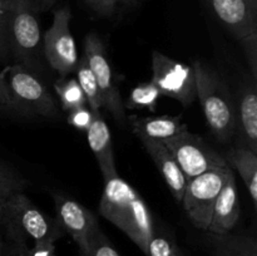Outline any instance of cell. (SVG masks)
<instances>
[{"label":"cell","instance_id":"e0dca14e","mask_svg":"<svg viewBox=\"0 0 257 256\" xmlns=\"http://www.w3.org/2000/svg\"><path fill=\"white\" fill-rule=\"evenodd\" d=\"M128 123L133 133L140 140L163 141L178 133L187 131V124L182 122V115H156V117H128Z\"/></svg>","mask_w":257,"mask_h":256},{"label":"cell","instance_id":"30bf717a","mask_svg":"<svg viewBox=\"0 0 257 256\" xmlns=\"http://www.w3.org/2000/svg\"><path fill=\"white\" fill-rule=\"evenodd\" d=\"M84 58L94 75L103 98V108L113 115L119 124L127 122L120 93L113 80V73L110 69L105 47L99 35L89 33L84 38Z\"/></svg>","mask_w":257,"mask_h":256},{"label":"cell","instance_id":"e575fe53","mask_svg":"<svg viewBox=\"0 0 257 256\" xmlns=\"http://www.w3.org/2000/svg\"><path fill=\"white\" fill-rule=\"evenodd\" d=\"M171 256H183V253H182V251H181L180 248L177 247V248H176V250H175V252H173Z\"/></svg>","mask_w":257,"mask_h":256},{"label":"cell","instance_id":"3957f363","mask_svg":"<svg viewBox=\"0 0 257 256\" xmlns=\"http://www.w3.org/2000/svg\"><path fill=\"white\" fill-rule=\"evenodd\" d=\"M2 230L5 240L24 242L59 240L64 231L57 220L43 212L23 191L14 193L2 212Z\"/></svg>","mask_w":257,"mask_h":256},{"label":"cell","instance_id":"cb8c5ba5","mask_svg":"<svg viewBox=\"0 0 257 256\" xmlns=\"http://www.w3.org/2000/svg\"><path fill=\"white\" fill-rule=\"evenodd\" d=\"M177 243L175 242L173 237L168 235L166 231L157 230L155 227L153 235L146 250V256H171L177 248Z\"/></svg>","mask_w":257,"mask_h":256},{"label":"cell","instance_id":"f546056e","mask_svg":"<svg viewBox=\"0 0 257 256\" xmlns=\"http://www.w3.org/2000/svg\"><path fill=\"white\" fill-rule=\"evenodd\" d=\"M87 4L102 15H110L115 12L118 5L125 0H85Z\"/></svg>","mask_w":257,"mask_h":256},{"label":"cell","instance_id":"83f0119b","mask_svg":"<svg viewBox=\"0 0 257 256\" xmlns=\"http://www.w3.org/2000/svg\"><path fill=\"white\" fill-rule=\"evenodd\" d=\"M243 47V52L246 54V60H247L248 68H250L251 77L253 79L257 78V35L245 38L240 40Z\"/></svg>","mask_w":257,"mask_h":256},{"label":"cell","instance_id":"484cf974","mask_svg":"<svg viewBox=\"0 0 257 256\" xmlns=\"http://www.w3.org/2000/svg\"><path fill=\"white\" fill-rule=\"evenodd\" d=\"M79 253L80 256H120L100 228L89 241L88 247Z\"/></svg>","mask_w":257,"mask_h":256},{"label":"cell","instance_id":"6da1fadb","mask_svg":"<svg viewBox=\"0 0 257 256\" xmlns=\"http://www.w3.org/2000/svg\"><path fill=\"white\" fill-rule=\"evenodd\" d=\"M98 210L146 253L155 231L150 207L138 191L118 173L104 178Z\"/></svg>","mask_w":257,"mask_h":256},{"label":"cell","instance_id":"1f68e13d","mask_svg":"<svg viewBox=\"0 0 257 256\" xmlns=\"http://www.w3.org/2000/svg\"><path fill=\"white\" fill-rule=\"evenodd\" d=\"M0 110H12V102L8 92L7 82H5L4 73L0 70Z\"/></svg>","mask_w":257,"mask_h":256},{"label":"cell","instance_id":"d6986e66","mask_svg":"<svg viewBox=\"0 0 257 256\" xmlns=\"http://www.w3.org/2000/svg\"><path fill=\"white\" fill-rule=\"evenodd\" d=\"M216 256H257V242L246 235H215L211 236Z\"/></svg>","mask_w":257,"mask_h":256},{"label":"cell","instance_id":"d4e9b609","mask_svg":"<svg viewBox=\"0 0 257 256\" xmlns=\"http://www.w3.org/2000/svg\"><path fill=\"white\" fill-rule=\"evenodd\" d=\"M25 185L27 182L22 177H18L7 168L0 170V216L10 196L24 190Z\"/></svg>","mask_w":257,"mask_h":256},{"label":"cell","instance_id":"d6a6232c","mask_svg":"<svg viewBox=\"0 0 257 256\" xmlns=\"http://www.w3.org/2000/svg\"><path fill=\"white\" fill-rule=\"evenodd\" d=\"M22 2H24L28 7L32 8L35 13H39L52 8L57 0H22Z\"/></svg>","mask_w":257,"mask_h":256},{"label":"cell","instance_id":"7a4b0ae2","mask_svg":"<svg viewBox=\"0 0 257 256\" xmlns=\"http://www.w3.org/2000/svg\"><path fill=\"white\" fill-rule=\"evenodd\" d=\"M196 98L202 107L206 123L221 142H228L236 133V107L221 75L210 65L195 60Z\"/></svg>","mask_w":257,"mask_h":256},{"label":"cell","instance_id":"9c48e42d","mask_svg":"<svg viewBox=\"0 0 257 256\" xmlns=\"http://www.w3.org/2000/svg\"><path fill=\"white\" fill-rule=\"evenodd\" d=\"M72 13L68 7L57 9L53 14V22L44 34L43 52L50 67L59 73L60 78L75 72L78 64V50L70 32Z\"/></svg>","mask_w":257,"mask_h":256},{"label":"cell","instance_id":"4dcf8cb0","mask_svg":"<svg viewBox=\"0 0 257 256\" xmlns=\"http://www.w3.org/2000/svg\"><path fill=\"white\" fill-rule=\"evenodd\" d=\"M27 246V243L24 242H17V241H9L4 238L2 256H27L25 255Z\"/></svg>","mask_w":257,"mask_h":256},{"label":"cell","instance_id":"8992f818","mask_svg":"<svg viewBox=\"0 0 257 256\" xmlns=\"http://www.w3.org/2000/svg\"><path fill=\"white\" fill-rule=\"evenodd\" d=\"M232 168L210 170L188 180L181 203L195 227L207 231L213 206Z\"/></svg>","mask_w":257,"mask_h":256},{"label":"cell","instance_id":"d590c367","mask_svg":"<svg viewBox=\"0 0 257 256\" xmlns=\"http://www.w3.org/2000/svg\"><path fill=\"white\" fill-rule=\"evenodd\" d=\"M3 247H4V237L0 238V256H2L3 252Z\"/></svg>","mask_w":257,"mask_h":256},{"label":"cell","instance_id":"9a60e30c","mask_svg":"<svg viewBox=\"0 0 257 256\" xmlns=\"http://www.w3.org/2000/svg\"><path fill=\"white\" fill-rule=\"evenodd\" d=\"M141 142H142L143 147L146 148L148 155L151 156L155 165L157 166L158 171L162 175L163 180H165L166 185L170 188L175 200L178 203H181L188 180L183 175L182 170L180 168L178 163L176 162L172 153L161 141L141 140Z\"/></svg>","mask_w":257,"mask_h":256},{"label":"cell","instance_id":"ba28073f","mask_svg":"<svg viewBox=\"0 0 257 256\" xmlns=\"http://www.w3.org/2000/svg\"><path fill=\"white\" fill-rule=\"evenodd\" d=\"M161 94L190 107L196 99V75L192 65L177 62L158 50L152 52V79Z\"/></svg>","mask_w":257,"mask_h":256},{"label":"cell","instance_id":"8d00e7d4","mask_svg":"<svg viewBox=\"0 0 257 256\" xmlns=\"http://www.w3.org/2000/svg\"><path fill=\"white\" fill-rule=\"evenodd\" d=\"M2 237H4V236H3V230H2V216H0V238Z\"/></svg>","mask_w":257,"mask_h":256},{"label":"cell","instance_id":"5b68a950","mask_svg":"<svg viewBox=\"0 0 257 256\" xmlns=\"http://www.w3.org/2000/svg\"><path fill=\"white\" fill-rule=\"evenodd\" d=\"M10 58L37 74L40 72L43 45L37 13L22 0H14L9 29Z\"/></svg>","mask_w":257,"mask_h":256},{"label":"cell","instance_id":"603a6c76","mask_svg":"<svg viewBox=\"0 0 257 256\" xmlns=\"http://www.w3.org/2000/svg\"><path fill=\"white\" fill-rule=\"evenodd\" d=\"M14 0H0V63L7 64L10 59L9 29Z\"/></svg>","mask_w":257,"mask_h":256},{"label":"cell","instance_id":"44dd1931","mask_svg":"<svg viewBox=\"0 0 257 256\" xmlns=\"http://www.w3.org/2000/svg\"><path fill=\"white\" fill-rule=\"evenodd\" d=\"M54 89L59 97L62 109L65 112L75 109L82 105H87L85 95L75 78H60L54 83Z\"/></svg>","mask_w":257,"mask_h":256},{"label":"cell","instance_id":"ffe728a7","mask_svg":"<svg viewBox=\"0 0 257 256\" xmlns=\"http://www.w3.org/2000/svg\"><path fill=\"white\" fill-rule=\"evenodd\" d=\"M75 72H77L78 83H79L80 88H82L83 93L85 95L87 105L93 112H100V108H103L102 94H100L97 80H95L94 75H93L84 57L78 60Z\"/></svg>","mask_w":257,"mask_h":256},{"label":"cell","instance_id":"277c9868","mask_svg":"<svg viewBox=\"0 0 257 256\" xmlns=\"http://www.w3.org/2000/svg\"><path fill=\"white\" fill-rule=\"evenodd\" d=\"M4 78L12 102V110L37 117H57L59 113L57 102L34 72L14 64L8 67Z\"/></svg>","mask_w":257,"mask_h":256},{"label":"cell","instance_id":"5bb4252c","mask_svg":"<svg viewBox=\"0 0 257 256\" xmlns=\"http://www.w3.org/2000/svg\"><path fill=\"white\" fill-rule=\"evenodd\" d=\"M240 197L232 172L216 200L207 231L215 235L231 233L240 220Z\"/></svg>","mask_w":257,"mask_h":256},{"label":"cell","instance_id":"ac0fdd59","mask_svg":"<svg viewBox=\"0 0 257 256\" xmlns=\"http://www.w3.org/2000/svg\"><path fill=\"white\" fill-rule=\"evenodd\" d=\"M228 167L235 168L245 183L253 207H257V153L246 146L233 147L223 157Z\"/></svg>","mask_w":257,"mask_h":256},{"label":"cell","instance_id":"f1b7e54d","mask_svg":"<svg viewBox=\"0 0 257 256\" xmlns=\"http://www.w3.org/2000/svg\"><path fill=\"white\" fill-rule=\"evenodd\" d=\"M57 241L42 240L33 242L32 246L28 245L25 248L27 256H58L57 255Z\"/></svg>","mask_w":257,"mask_h":256},{"label":"cell","instance_id":"7c38bea8","mask_svg":"<svg viewBox=\"0 0 257 256\" xmlns=\"http://www.w3.org/2000/svg\"><path fill=\"white\" fill-rule=\"evenodd\" d=\"M223 27L240 42L257 35V13L246 0H205Z\"/></svg>","mask_w":257,"mask_h":256},{"label":"cell","instance_id":"2e32d148","mask_svg":"<svg viewBox=\"0 0 257 256\" xmlns=\"http://www.w3.org/2000/svg\"><path fill=\"white\" fill-rule=\"evenodd\" d=\"M85 133H87L88 145L97 160L103 178L110 177L118 173L109 127L100 112H94L92 124L89 125Z\"/></svg>","mask_w":257,"mask_h":256},{"label":"cell","instance_id":"74e56055","mask_svg":"<svg viewBox=\"0 0 257 256\" xmlns=\"http://www.w3.org/2000/svg\"><path fill=\"white\" fill-rule=\"evenodd\" d=\"M0 170H4V167H2V166H0Z\"/></svg>","mask_w":257,"mask_h":256},{"label":"cell","instance_id":"4fadbf2b","mask_svg":"<svg viewBox=\"0 0 257 256\" xmlns=\"http://www.w3.org/2000/svg\"><path fill=\"white\" fill-rule=\"evenodd\" d=\"M236 107V131L241 145L257 153V94L256 79L252 77L242 83Z\"/></svg>","mask_w":257,"mask_h":256},{"label":"cell","instance_id":"52a82bcc","mask_svg":"<svg viewBox=\"0 0 257 256\" xmlns=\"http://www.w3.org/2000/svg\"><path fill=\"white\" fill-rule=\"evenodd\" d=\"M161 142L172 153L187 180L210 170L228 167L223 156L201 136L188 132V130Z\"/></svg>","mask_w":257,"mask_h":256},{"label":"cell","instance_id":"7402d4cb","mask_svg":"<svg viewBox=\"0 0 257 256\" xmlns=\"http://www.w3.org/2000/svg\"><path fill=\"white\" fill-rule=\"evenodd\" d=\"M162 97L158 88L152 82L140 83L132 89L125 100L124 108L128 109H148L155 112L158 100Z\"/></svg>","mask_w":257,"mask_h":256},{"label":"cell","instance_id":"8fae6325","mask_svg":"<svg viewBox=\"0 0 257 256\" xmlns=\"http://www.w3.org/2000/svg\"><path fill=\"white\" fill-rule=\"evenodd\" d=\"M57 222L63 231L69 233L78 245L79 252H83L89 245L94 233L99 230L94 213L73 198L63 195H54Z\"/></svg>","mask_w":257,"mask_h":256},{"label":"cell","instance_id":"4316f807","mask_svg":"<svg viewBox=\"0 0 257 256\" xmlns=\"http://www.w3.org/2000/svg\"><path fill=\"white\" fill-rule=\"evenodd\" d=\"M93 115H94V112L88 105H82L68 112L67 120L75 130L87 132L89 125L92 124Z\"/></svg>","mask_w":257,"mask_h":256},{"label":"cell","instance_id":"836d02e7","mask_svg":"<svg viewBox=\"0 0 257 256\" xmlns=\"http://www.w3.org/2000/svg\"><path fill=\"white\" fill-rule=\"evenodd\" d=\"M246 2L248 3V5H250L253 12L257 13V0H246Z\"/></svg>","mask_w":257,"mask_h":256}]
</instances>
